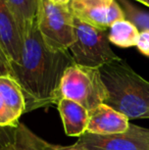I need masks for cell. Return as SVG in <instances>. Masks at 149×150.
I'll use <instances>...</instances> for the list:
<instances>
[{"instance_id": "8", "label": "cell", "mask_w": 149, "mask_h": 150, "mask_svg": "<svg viewBox=\"0 0 149 150\" xmlns=\"http://www.w3.org/2000/svg\"><path fill=\"white\" fill-rule=\"evenodd\" d=\"M23 33L6 0H0V44L9 62L16 61L23 49Z\"/></svg>"}, {"instance_id": "2", "label": "cell", "mask_w": 149, "mask_h": 150, "mask_svg": "<svg viewBox=\"0 0 149 150\" xmlns=\"http://www.w3.org/2000/svg\"><path fill=\"white\" fill-rule=\"evenodd\" d=\"M99 71L108 93L105 104L129 120L149 119V81L121 58Z\"/></svg>"}, {"instance_id": "11", "label": "cell", "mask_w": 149, "mask_h": 150, "mask_svg": "<svg viewBox=\"0 0 149 150\" xmlns=\"http://www.w3.org/2000/svg\"><path fill=\"white\" fill-rule=\"evenodd\" d=\"M0 96L16 122L26 111V101L18 84L10 76H0Z\"/></svg>"}, {"instance_id": "19", "label": "cell", "mask_w": 149, "mask_h": 150, "mask_svg": "<svg viewBox=\"0 0 149 150\" xmlns=\"http://www.w3.org/2000/svg\"><path fill=\"white\" fill-rule=\"evenodd\" d=\"M9 61L0 44V76H9Z\"/></svg>"}, {"instance_id": "22", "label": "cell", "mask_w": 149, "mask_h": 150, "mask_svg": "<svg viewBox=\"0 0 149 150\" xmlns=\"http://www.w3.org/2000/svg\"><path fill=\"white\" fill-rule=\"evenodd\" d=\"M135 1L140 2V3L144 4V5H146L147 7H149V0H135Z\"/></svg>"}, {"instance_id": "13", "label": "cell", "mask_w": 149, "mask_h": 150, "mask_svg": "<svg viewBox=\"0 0 149 150\" xmlns=\"http://www.w3.org/2000/svg\"><path fill=\"white\" fill-rule=\"evenodd\" d=\"M13 11L22 33L37 21L40 0H6Z\"/></svg>"}, {"instance_id": "10", "label": "cell", "mask_w": 149, "mask_h": 150, "mask_svg": "<svg viewBox=\"0 0 149 150\" xmlns=\"http://www.w3.org/2000/svg\"><path fill=\"white\" fill-rule=\"evenodd\" d=\"M66 136L81 137L87 132L89 111L81 104L70 99H60L56 103Z\"/></svg>"}, {"instance_id": "20", "label": "cell", "mask_w": 149, "mask_h": 150, "mask_svg": "<svg viewBox=\"0 0 149 150\" xmlns=\"http://www.w3.org/2000/svg\"><path fill=\"white\" fill-rule=\"evenodd\" d=\"M43 150H84L79 147L75 146V145H70V146H61V145H55V144H50L47 141L44 142Z\"/></svg>"}, {"instance_id": "1", "label": "cell", "mask_w": 149, "mask_h": 150, "mask_svg": "<svg viewBox=\"0 0 149 150\" xmlns=\"http://www.w3.org/2000/svg\"><path fill=\"white\" fill-rule=\"evenodd\" d=\"M23 49L16 61L9 62V76L18 84L26 101V112L55 105L64 71L74 63L68 51L49 48L42 38L37 21L23 33Z\"/></svg>"}, {"instance_id": "6", "label": "cell", "mask_w": 149, "mask_h": 150, "mask_svg": "<svg viewBox=\"0 0 149 150\" xmlns=\"http://www.w3.org/2000/svg\"><path fill=\"white\" fill-rule=\"evenodd\" d=\"M75 146L84 150H149V129L130 124L126 132L95 135L86 132Z\"/></svg>"}, {"instance_id": "15", "label": "cell", "mask_w": 149, "mask_h": 150, "mask_svg": "<svg viewBox=\"0 0 149 150\" xmlns=\"http://www.w3.org/2000/svg\"><path fill=\"white\" fill-rule=\"evenodd\" d=\"M125 18L131 22L139 32L149 31V12L134 5L129 0H117Z\"/></svg>"}, {"instance_id": "17", "label": "cell", "mask_w": 149, "mask_h": 150, "mask_svg": "<svg viewBox=\"0 0 149 150\" xmlns=\"http://www.w3.org/2000/svg\"><path fill=\"white\" fill-rule=\"evenodd\" d=\"M18 122H16L12 119L11 115L6 108L1 96H0V127H12L16 128Z\"/></svg>"}, {"instance_id": "4", "label": "cell", "mask_w": 149, "mask_h": 150, "mask_svg": "<svg viewBox=\"0 0 149 150\" xmlns=\"http://www.w3.org/2000/svg\"><path fill=\"white\" fill-rule=\"evenodd\" d=\"M37 26L46 45L53 50L68 51L75 42V16L70 4L40 0Z\"/></svg>"}, {"instance_id": "18", "label": "cell", "mask_w": 149, "mask_h": 150, "mask_svg": "<svg viewBox=\"0 0 149 150\" xmlns=\"http://www.w3.org/2000/svg\"><path fill=\"white\" fill-rule=\"evenodd\" d=\"M136 47L140 53L146 57H149V31L140 32Z\"/></svg>"}, {"instance_id": "14", "label": "cell", "mask_w": 149, "mask_h": 150, "mask_svg": "<svg viewBox=\"0 0 149 150\" xmlns=\"http://www.w3.org/2000/svg\"><path fill=\"white\" fill-rule=\"evenodd\" d=\"M44 142L25 124L18 122L16 128L14 143L9 150H43Z\"/></svg>"}, {"instance_id": "21", "label": "cell", "mask_w": 149, "mask_h": 150, "mask_svg": "<svg viewBox=\"0 0 149 150\" xmlns=\"http://www.w3.org/2000/svg\"><path fill=\"white\" fill-rule=\"evenodd\" d=\"M51 1L55 2V3H59V4H68L71 0H51Z\"/></svg>"}, {"instance_id": "5", "label": "cell", "mask_w": 149, "mask_h": 150, "mask_svg": "<svg viewBox=\"0 0 149 150\" xmlns=\"http://www.w3.org/2000/svg\"><path fill=\"white\" fill-rule=\"evenodd\" d=\"M76 39L68 52L75 64L92 69L119 59L110 47L107 30L95 28L75 18Z\"/></svg>"}, {"instance_id": "16", "label": "cell", "mask_w": 149, "mask_h": 150, "mask_svg": "<svg viewBox=\"0 0 149 150\" xmlns=\"http://www.w3.org/2000/svg\"><path fill=\"white\" fill-rule=\"evenodd\" d=\"M16 128L0 127V150H9L10 147L13 145L16 138Z\"/></svg>"}, {"instance_id": "12", "label": "cell", "mask_w": 149, "mask_h": 150, "mask_svg": "<svg viewBox=\"0 0 149 150\" xmlns=\"http://www.w3.org/2000/svg\"><path fill=\"white\" fill-rule=\"evenodd\" d=\"M140 32L131 22L124 20L117 21L108 29V40L119 48L136 47Z\"/></svg>"}, {"instance_id": "7", "label": "cell", "mask_w": 149, "mask_h": 150, "mask_svg": "<svg viewBox=\"0 0 149 150\" xmlns=\"http://www.w3.org/2000/svg\"><path fill=\"white\" fill-rule=\"evenodd\" d=\"M68 4L76 18L101 30L125 18L117 0H71Z\"/></svg>"}, {"instance_id": "9", "label": "cell", "mask_w": 149, "mask_h": 150, "mask_svg": "<svg viewBox=\"0 0 149 150\" xmlns=\"http://www.w3.org/2000/svg\"><path fill=\"white\" fill-rule=\"evenodd\" d=\"M130 120L103 103L89 112L87 133L95 135H113L124 133L129 129Z\"/></svg>"}, {"instance_id": "3", "label": "cell", "mask_w": 149, "mask_h": 150, "mask_svg": "<svg viewBox=\"0 0 149 150\" xmlns=\"http://www.w3.org/2000/svg\"><path fill=\"white\" fill-rule=\"evenodd\" d=\"M108 97L99 69L73 63L66 69L55 97V105L60 99H70L81 104L88 111L105 103Z\"/></svg>"}]
</instances>
